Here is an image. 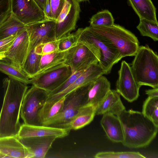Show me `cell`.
Returning a JSON list of instances; mask_svg holds the SVG:
<instances>
[{"label": "cell", "instance_id": "1", "mask_svg": "<svg viewBox=\"0 0 158 158\" xmlns=\"http://www.w3.org/2000/svg\"><path fill=\"white\" fill-rule=\"evenodd\" d=\"M4 89L3 101L0 113V137H17L21 124L19 119L23 100L27 85L11 78L3 81Z\"/></svg>", "mask_w": 158, "mask_h": 158}, {"label": "cell", "instance_id": "2", "mask_svg": "<svg viewBox=\"0 0 158 158\" xmlns=\"http://www.w3.org/2000/svg\"><path fill=\"white\" fill-rule=\"evenodd\" d=\"M118 116L123 128L124 146L133 148H145L156 136L158 126L142 112L125 109Z\"/></svg>", "mask_w": 158, "mask_h": 158}, {"label": "cell", "instance_id": "3", "mask_svg": "<svg viewBox=\"0 0 158 158\" xmlns=\"http://www.w3.org/2000/svg\"><path fill=\"white\" fill-rule=\"evenodd\" d=\"M78 43L86 46L96 56L104 74L110 73L113 66L122 58L119 50L110 42L97 34L89 27L76 31Z\"/></svg>", "mask_w": 158, "mask_h": 158}, {"label": "cell", "instance_id": "4", "mask_svg": "<svg viewBox=\"0 0 158 158\" xmlns=\"http://www.w3.org/2000/svg\"><path fill=\"white\" fill-rule=\"evenodd\" d=\"M131 66L133 76L141 86L158 88V56L148 45L139 46Z\"/></svg>", "mask_w": 158, "mask_h": 158}, {"label": "cell", "instance_id": "5", "mask_svg": "<svg viewBox=\"0 0 158 158\" xmlns=\"http://www.w3.org/2000/svg\"><path fill=\"white\" fill-rule=\"evenodd\" d=\"M98 35L110 42L122 57L134 56L139 47L136 36L124 27L114 24L110 26H89Z\"/></svg>", "mask_w": 158, "mask_h": 158}, {"label": "cell", "instance_id": "6", "mask_svg": "<svg viewBox=\"0 0 158 158\" xmlns=\"http://www.w3.org/2000/svg\"><path fill=\"white\" fill-rule=\"evenodd\" d=\"M94 81L80 86L66 95L60 112L43 125L68 129V125L80 109L87 104L88 93Z\"/></svg>", "mask_w": 158, "mask_h": 158}, {"label": "cell", "instance_id": "7", "mask_svg": "<svg viewBox=\"0 0 158 158\" xmlns=\"http://www.w3.org/2000/svg\"><path fill=\"white\" fill-rule=\"evenodd\" d=\"M49 94L48 91L34 85L27 91L23 100L20 113L24 124L41 125L39 114Z\"/></svg>", "mask_w": 158, "mask_h": 158}, {"label": "cell", "instance_id": "8", "mask_svg": "<svg viewBox=\"0 0 158 158\" xmlns=\"http://www.w3.org/2000/svg\"><path fill=\"white\" fill-rule=\"evenodd\" d=\"M72 74L70 67L63 63L38 73L31 78V84L49 93L60 86Z\"/></svg>", "mask_w": 158, "mask_h": 158}, {"label": "cell", "instance_id": "9", "mask_svg": "<svg viewBox=\"0 0 158 158\" xmlns=\"http://www.w3.org/2000/svg\"><path fill=\"white\" fill-rule=\"evenodd\" d=\"M81 11L79 3L76 0H65L63 9L56 20V39L58 40L74 30Z\"/></svg>", "mask_w": 158, "mask_h": 158}, {"label": "cell", "instance_id": "10", "mask_svg": "<svg viewBox=\"0 0 158 158\" xmlns=\"http://www.w3.org/2000/svg\"><path fill=\"white\" fill-rule=\"evenodd\" d=\"M11 14L25 25L48 19L34 0H10Z\"/></svg>", "mask_w": 158, "mask_h": 158}, {"label": "cell", "instance_id": "11", "mask_svg": "<svg viewBox=\"0 0 158 158\" xmlns=\"http://www.w3.org/2000/svg\"><path fill=\"white\" fill-rule=\"evenodd\" d=\"M118 73L116 90L128 102H132L139 96V90L141 86L135 80L131 66L126 61H122Z\"/></svg>", "mask_w": 158, "mask_h": 158}, {"label": "cell", "instance_id": "12", "mask_svg": "<svg viewBox=\"0 0 158 158\" xmlns=\"http://www.w3.org/2000/svg\"><path fill=\"white\" fill-rule=\"evenodd\" d=\"M98 62L96 56L86 46L78 43L68 50L65 63L70 67L73 73L85 69L91 65Z\"/></svg>", "mask_w": 158, "mask_h": 158}, {"label": "cell", "instance_id": "13", "mask_svg": "<svg viewBox=\"0 0 158 158\" xmlns=\"http://www.w3.org/2000/svg\"><path fill=\"white\" fill-rule=\"evenodd\" d=\"M56 24L55 20L48 19L27 25L29 40L28 51L39 44L56 40Z\"/></svg>", "mask_w": 158, "mask_h": 158}, {"label": "cell", "instance_id": "14", "mask_svg": "<svg viewBox=\"0 0 158 158\" xmlns=\"http://www.w3.org/2000/svg\"><path fill=\"white\" fill-rule=\"evenodd\" d=\"M104 74V71L98 63L92 64L86 69L73 83L64 90L55 94L49 95L45 103L52 104L76 88L94 81Z\"/></svg>", "mask_w": 158, "mask_h": 158}, {"label": "cell", "instance_id": "15", "mask_svg": "<svg viewBox=\"0 0 158 158\" xmlns=\"http://www.w3.org/2000/svg\"><path fill=\"white\" fill-rule=\"evenodd\" d=\"M29 46L28 34L26 29L17 35L6 54V58L17 67H22L28 53Z\"/></svg>", "mask_w": 158, "mask_h": 158}, {"label": "cell", "instance_id": "16", "mask_svg": "<svg viewBox=\"0 0 158 158\" xmlns=\"http://www.w3.org/2000/svg\"><path fill=\"white\" fill-rule=\"evenodd\" d=\"M18 138L28 150L32 158H43L57 138L56 136H48Z\"/></svg>", "mask_w": 158, "mask_h": 158}, {"label": "cell", "instance_id": "17", "mask_svg": "<svg viewBox=\"0 0 158 158\" xmlns=\"http://www.w3.org/2000/svg\"><path fill=\"white\" fill-rule=\"evenodd\" d=\"M70 131L67 129L44 125H32L23 124L21 125L17 137L25 138L48 136L57 138L65 137Z\"/></svg>", "mask_w": 158, "mask_h": 158}, {"label": "cell", "instance_id": "18", "mask_svg": "<svg viewBox=\"0 0 158 158\" xmlns=\"http://www.w3.org/2000/svg\"><path fill=\"white\" fill-rule=\"evenodd\" d=\"M0 153L5 158H32L27 149L14 136L0 137Z\"/></svg>", "mask_w": 158, "mask_h": 158}, {"label": "cell", "instance_id": "19", "mask_svg": "<svg viewBox=\"0 0 158 158\" xmlns=\"http://www.w3.org/2000/svg\"><path fill=\"white\" fill-rule=\"evenodd\" d=\"M125 107L123 104L120 94L116 90L111 89L99 105L95 108V114H111L118 116Z\"/></svg>", "mask_w": 158, "mask_h": 158}, {"label": "cell", "instance_id": "20", "mask_svg": "<svg viewBox=\"0 0 158 158\" xmlns=\"http://www.w3.org/2000/svg\"><path fill=\"white\" fill-rule=\"evenodd\" d=\"M100 122L110 140L115 143H123V131L121 122L118 116L108 114H103Z\"/></svg>", "mask_w": 158, "mask_h": 158}, {"label": "cell", "instance_id": "21", "mask_svg": "<svg viewBox=\"0 0 158 158\" xmlns=\"http://www.w3.org/2000/svg\"><path fill=\"white\" fill-rule=\"evenodd\" d=\"M110 89V82L104 76L102 75L94 81L89 89L87 96V104L95 108L105 97Z\"/></svg>", "mask_w": 158, "mask_h": 158}, {"label": "cell", "instance_id": "22", "mask_svg": "<svg viewBox=\"0 0 158 158\" xmlns=\"http://www.w3.org/2000/svg\"><path fill=\"white\" fill-rule=\"evenodd\" d=\"M139 19L158 22L156 9L151 0H128Z\"/></svg>", "mask_w": 158, "mask_h": 158}, {"label": "cell", "instance_id": "23", "mask_svg": "<svg viewBox=\"0 0 158 158\" xmlns=\"http://www.w3.org/2000/svg\"><path fill=\"white\" fill-rule=\"evenodd\" d=\"M95 115V108L92 105L87 104L80 109L67 129L70 131L81 129L90 123Z\"/></svg>", "mask_w": 158, "mask_h": 158}, {"label": "cell", "instance_id": "24", "mask_svg": "<svg viewBox=\"0 0 158 158\" xmlns=\"http://www.w3.org/2000/svg\"><path fill=\"white\" fill-rule=\"evenodd\" d=\"M26 26L11 14L0 26V40L19 34L26 29Z\"/></svg>", "mask_w": 158, "mask_h": 158}, {"label": "cell", "instance_id": "25", "mask_svg": "<svg viewBox=\"0 0 158 158\" xmlns=\"http://www.w3.org/2000/svg\"><path fill=\"white\" fill-rule=\"evenodd\" d=\"M0 71L9 77L26 85L31 84V79L23 71L10 62L0 61Z\"/></svg>", "mask_w": 158, "mask_h": 158}, {"label": "cell", "instance_id": "26", "mask_svg": "<svg viewBox=\"0 0 158 158\" xmlns=\"http://www.w3.org/2000/svg\"><path fill=\"white\" fill-rule=\"evenodd\" d=\"M65 97L52 104L45 103L40 112L39 118L41 125L54 118L61 111Z\"/></svg>", "mask_w": 158, "mask_h": 158}, {"label": "cell", "instance_id": "27", "mask_svg": "<svg viewBox=\"0 0 158 158\" xmlns=\"http://www.w3.org/2000/svg\"><path fill=\"white\" fill-rule=\"evenodd\" d=\"M41 56L36 54L34 49L28 51L22 69L30 78L39 72Z\"/></svg>", "mask_w": 158, "mask_h": 158}, {"label": "cell", "instance_id": "28", "mask_svg": "<svg viewBox=\"0 0 158 158\" xmlns=\"http://www.w3.org/2000/svg\"><path fill=\"white\" fill-rule=\"evenodd\" d=\"M67 51H58L42 55L39 73L60 64L65 63Z\"/></svg>", "mask_w": 158, "mask_h": 158}, {"label": "cell", "instance_id": "29", "mask_svg": "<svg viewBox=\"0 0 158 158\" xmlns=\"http://www.w3.org/2000/svg\"><path fill=\"white\" fill-rule=\"evenodd\" d=\"M142 112L158 126V97H148L143 102Z\"/></svg>", "mask_w": 158, "mask_h": 158}, {"label": "cell", "instance_id": "30", "mask_svg": "<svg viewBox=\"0 0 158 158\" xmlns=\"http://www.w3.org/2000/svg\"><path fill=\"white\" fill-rule=\"evenodd\" d=\"M137 28L142 35L150 37L155 41H158V22L141 19Z\"/></svg>", "mask_w": 158, "mask_h": 158}, {"label": "cell", "instance_id": "31", "mask_svg": "<svg viewBox=\"0 0 158 158\" xmlns=\"http://www.w3.org/2000/svg\"><path fill=\"white\" fill-rule=\"evenodd\" d=\"M89 22L91 26H110L114 24V19L109 11L104 10L94 15Z\"/></svg>", "mask_w": 158, "mask_h": 158}, {"label": "cell", "instance_id": "32", "mask_svg": "<svg viewBox=\"0 0 158 158\" xmlns=\"http://www.w3.org/2000/svg\"><path fill=\"white\" fill-rule=\"evenodd\" d=\"M96 158H145V157L138 152H103L96 154Z\"/></svg>", "mask_w": 158, "mask_h": 158}, {"label": "cell", "instance_id": "33", "mask_svg": "<svg viewBox=\"0 0 158 158\" xmlns=\"http://www.w3.org/2000/svg\"><path fill=\"white\" fill-rule=\"evenodd\" d=\"M58 40L59 50L67 51L74 46L78 43V35L76 31L74 33H70Z\"/></svg>", "mask_w": 158, "mask_h": 158}, {"label": "cell", "instance_id": "34", "mask_svg": "<svg viewBox=\"0 0 158 158\" xmlns=\"http://www.w3.org/2000/svg\"><path fill=\"white\" fill-rule=\"evenodd\" d=\"M59 40H56L41 44L37 45L34 48L35 52L41 56L58 51Z\"/></svg>", "mask_w": 158, "mask_h": 158}, {"label": "cell", "instance_id": "35", "mask_svg": "<svg viewBox=\"0 0 158 158\" xmlns=\"http://www.w3.org/2000/svg\"><path fill=\"white\" fill-rule=\"evenodd\" d=\"M85 69L77 71L72 75L56 89L49 93V95H52L59 93L66 89L84 72Z\"/></svg>", "mask_w": 158, "mask_h": 158}, {"label": "cell", "instance_id": "36", "mask_svg": "<svg viewBox=\"0 0 158 158\" xmlns=\"http://www.w3.org/2000/svg\"><path fill=\"white\" fill-rule=\"evenodd\" d=\"M11 14L10 0H0V26Z\"/></svg>", "mask_w": 158, "mask_h": 158}, {"label": "cell", "instance_id": "37", "mask_svg": "<svg viewBox=\"0 0 158 158\" xmlns=\"http://www.w3.org/2000/svg\"><path fill=\"white\" fill-rule=\"evenodd\" d=\"M17 35L0 40V60L6 58V52Z\"/></svg>", "mask_w": 158, "mask_h": 158}, {"label": "cell", "instance_id": "38", "mask_svg": "<svg viewBox=\"0 0 158 158\" xmlns=\"http://www.w3.org/2000/svg\"><path fill=\"white\" fill-rule=\"evenodd\" d=\"M65 0H50L51 12L53 19L56 20L63 9Z\"/></svg>", "mask_w": 158, "mask_h": 158}, {"label": "cell", "instance_id": "39", "mask_svg": "<svg viewBox=\"0 0 158 158\" xmlns=\"http://www.w3.org/2000/svg\"><path fill=\"white\" fill-rule=\"evenodd\" d=\"M44 12L48 19H53L51 12L50 0H48Z\"/></svg>", "mask_w": 158, "mask_h": 158}, {"label": "cell", "instance_id": "40", "mask_svg": "<svg viewBox=\"0 0 158 158\" xmlns=\"http://www.w3.org/2000/svg\"><path fill=\"white\" fill-rule=\"evenodd\" d=\"M145 94L149 97H158V88L146 90Z\"/></svg>", "mask_w": 158, "mask_h": 158}, {"label": "cell", "instance_id": "41", "mask_svg": "<svg viewBox=\"0 0 158 158\" xmlns=\"http://www.w3.org/2000/svg\"><path fill=\"white\" fill-rule=\"evenodd\" d=\"M37 5L43 11L48 0H34Z\"/></svg>", "mask_w": 158, "mask_h": 158}, {"label": "cell", "instance_id": "42", "mask_svg": "<svg viewBox=\"0 0 158 158\" xmlns=\"http://www.w3.org/2000/svg\"><path fill=\"white\" fill-rule=\"evenodd\" d=\"M76 0L79 3L80 2L88 1L89 0Z\"/></svg>", "mask_w": 158, "mask_h": 158}]
</instances>
